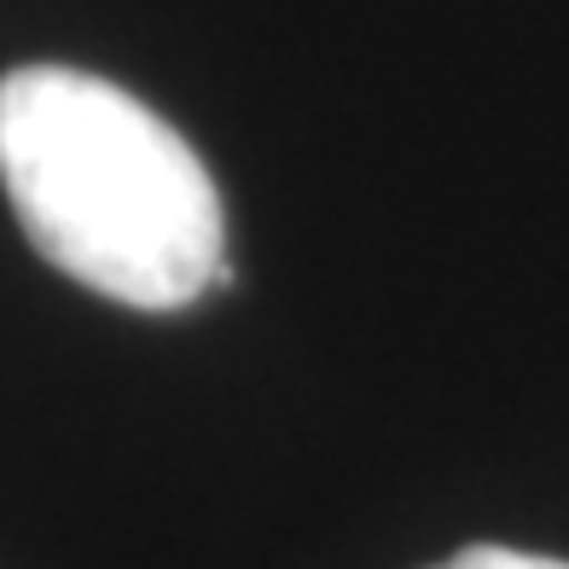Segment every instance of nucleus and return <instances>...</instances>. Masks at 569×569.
<instances>
[{
	"label": "nucleus",
	"instance_id": "1",
	"mask_svg": "<svg viewBox=\"0 0 569 569\" xmlns=\"http://www.w3.org/2000/svg\"><path fill=\"white\" fill-rule=\"evenodd\" d=\"M0 180L30 244L88 291L163 315L227 279V216L174 128L106 76H0Z\"/></svg>",
	"mask_w": 569,
	"mask_h": 569
},
{
	"label": "nucleus",
	"instance_id": "2",
	"mask_svg": "<svg viewBox=\"0 0 569 569\" xmlns=\"http://www.w3.org/2000/svg\"><path fill=\"white\" fill-rule=\"evenodd\" d=\"M436 569H569V563L540 558V552H511V547H465L459 558L436 563Z\"/></svg>",
	"mask_w": 569,
	"mask_h": 569
}]
</instances>
